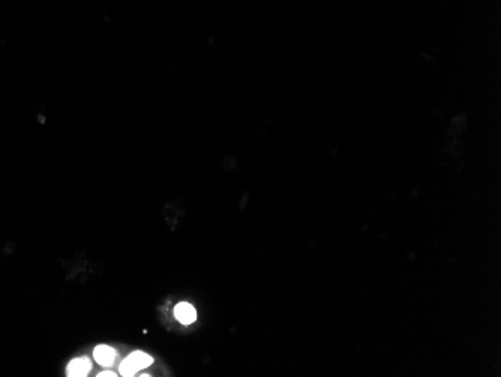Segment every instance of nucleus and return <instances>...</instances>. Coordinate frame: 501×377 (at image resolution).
I'll return each instance as SVG.
<instances>
[{
  "instance_id": "1",
  "label": "nucleus",
  "mask_w": 501,
  "mask_h": 377,
  "mask_svg": "<svg viewBox=\"0 0 501 377\" xmlns=\"http://www.w3.org/2000/svg\"><path fill=\"white\" fill-rule=\"evenodd\" d=\"M152 362H153V359H152L149 355L143 354V352H134V354H131V355L122 362V366H121V374H122V376H133V374H136L137 371L149 367Z\"/></svg>"
},
{
  "instance_id": "2",
  "label": "nucleus",
  "mask_w": 501,
  "mask_h": 377,
  "mask_svg": "<svg viewBox=\"0 0 501 377\" xmlns=\"http://www.w3.org/2000/svg\"><path fill=\"white\" fill-rule=\"evenodd\" d=\"M92 370V362L87 358H77L68 364L67 374L71 377H83Z\"/></svg>"
},
{
  "instance_id": "3",
  "label": "nucleus",
  "mask_w": 501,
  "mask_h": 377,
  "mask_svg": "<svg viewBox=\"0 0 501 377\" xmlns=\"http://www.w3.org/2000/svg\"><path fill=\"white\" fill-rule=\"evenodd\" d=\"M175 316L176 319L183 323V324H191L197 319V311L195 308L188 304V302H180L175 308Z\"/></svg>"
},
{
  "instance_id": "4",
  "label": "nucleus",
  "mask_w": 501,
  "mask_h": 377,
  "mask_svg": "<svg viewBox=\"0 0 501 377\" xmlns=\"http://www.w3.org/2000/svg\"><path fill=\"white\" fill-rule=\"evenodd\" d=\"M94 356H95L97 362L101 364V366L110 367V366H113V364H114L116 350L111 349V347H109V346H98V347H95Z\"/></svg>"
},
{
  "instance_id": "5",
  "label": "nucleus",
  "mask_w": 501,
  "mask_h": 377,
  "mask_svg": "<svg viewBox=\"0 0 501 377\" xmlns=\"http://www.w3.org/2000/svg\"><path fill=\"white\" fill-rule=\"evenodd\" d=\"M99 376H101V377H105V376H111V377H114L116 374H114V373H111V371H104V373H101Z\"/></svg>"
}]
</instances>
